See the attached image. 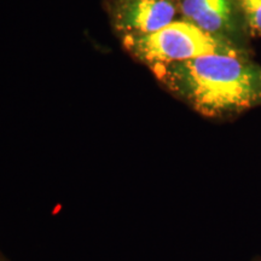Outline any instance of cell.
<instances>
[{"label":"cell","mask_w":261,"mask_h":261,"mask_svg":"<svg viewBox=\"0 0 261 261\" xmlns=\"http://www.w3.org/2000/svg\"><path fill=\"white\" fill-rule=\"evenodd\" d=\"M143 60L166 65L217 54H237L230 45L190 21H173L150 34H142L130 44Z\"/></svg>","instance_id":"2"},{"label":"cell","mask_w":261,"mask_h":261,"mask_svg":"<svg viewBox=\"0 0 261 261\" xmlns=\"http://www.w3.org/2000/svg\"><path fill=\"white\" fill-rule=\"evenodd\" d=\"M254 261H261V257H259V259H256V260H254Z\"/></svg>","instance_id":"6"},{"label":"cell","mask_w":261,"mask_h":261,"mask_svg":"<svg viewBox=\"0 0 261 261\" xmlns=\"http://www.w3.org/2000/svg\"><path fill=\"white\" fill-rule=\"evenodd\" d=\"M248 25L255 34H261V0H237Z\"/></svg>","instance_id":"5"},{"label":"cell","mask_w":261,"mask_h":261,"mask_svg":"<svg viewBox=\"0 0 261 261\" xmlns=\"http://www.w3.org/2000/svg\"><path fill=\"white\" fill-rule=\"evenodd\" d=\"M181 11L191 23L211 34L232 28V0H182Z\"/></svg>","instance_id":"4"},{"label":"cell","mask_w":261,"mask_h":261,"mask_svg":"<svg viewBox=\"0 0 261 261\" xmlns=\"http://www.w3.org/2000/svg\"><path fill=\"white\" fill-rule=\"evenodd\" d=\"M175 12L177 9L172 0H132L122 21L127 28L150 34L172 23Z\"/></svg>","instance_id":"3"},{"label":"cell","mask_w":261,"mask_h":261,"mask_svg":"<svg viewBox=\"0 0 261 261\" xmlns=\"http://www.w3.org/2000/svg\"><path fill=\"white\" fill-rule=\"evenodd\" d=\"M169 86L210 117H233L261 106V67L238 54H217L165 67Z\"/></svg>","instance_id":"1"}]
</instances>
